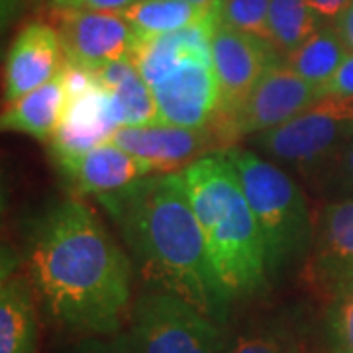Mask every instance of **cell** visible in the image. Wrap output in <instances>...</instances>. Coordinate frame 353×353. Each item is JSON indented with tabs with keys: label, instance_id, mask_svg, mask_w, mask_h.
Returning a JSON list of instances; mask_svg holds the SVG:
<instances>
[{
	"label": "cell",
	"instance_id": "obj_1",
	"mask_svg": "<svg viewBox=\"0 0 353 353\" xmlns=\"http://www.w3.org/2000/svg\"><path fill=\"white\" fill-rule=\"evenodd\" d=\"M30 277L50 316L88 336L120 332L132 296V263L81 201H65L38 222Z\"/></svg>",
	"mask_w": 353,
	"mask_h": 353
},
{
	"label": "cell",
	"instance_id": "obj_2",
	"mask_svg": "<svg viewBox=\"0 0 353 353\" xmlns=\"http://www.w3.org/2000/svg\"><path fill=\"white\" fill-rule=\"evenodd\" d=\"M145 277L224 324L232 296L216 271L183 173H153L99 196Z\"/></svg>",
	"mask_w": 353,
	"mask_h": 353
},
{
	"label": "cell",
	"instance_id": "obj_3",
	"mask_svg": "<svg viewBox=\"0 0 353 353\" xmlns=\"http://www.w3.org/2000/svg\"><path fill=\"white\" fill-rule=\"evenodd\" d=\"M190 206L230 296L245 299L267 287V259L259 226L236 167L218 152L183 171Z\"/></svg>",
	"mask_w": 353,
	"mask_h": 353
},
{
	"label": "cell",
	"instance_id": "obj_4",
	"mask_svg": "<svg viewBox=\"0 0 353 353\" xmlns=\"http://www.w3.org/2000/svg\"><path fill=\"white\" fill-rule=\"evenodd\" d=\"M224 153L238 171L261 232L267 273L275 277L312 248L314 226L306 196L296 181L273 161L240 148H230Z\"/></svg>",
	"mask_w": 353,
	"mask_h": 353
},
{
	"label": "cell",
	"instance_id": "obj_5",
	"mask_svg": "<svg viewBox=\"0 0 353 353\" xmlns=\"http://www.w3.org/2000/svg\"><path fill=\"white\" fill-rule=\"evenodd\" d=\"M353 138V97H322L292 120L263 132L255 148L304 175H318Z\"/></svg>",
	"mask_w": 353,
	"mask_h": 353
},
{
	"label": "cell",
	"instance_id": "obj_6",
	"mask_svg": "<svg viewBox=\"0 0 353 353\" xmlns=\"http://www.w3.org/2000/svg\"><path fill=\"white\" fill-rule=\"evenodd\" d=\"M210 316L169 292L143 294L130 310V338L139 353H226L230 340Z\"/></svg>",
	"mask_w": 353,
	"mask_h": 353
},
{
	"label": "cell",
	"instance_id": "obj_7",
	"mask_svg": "<svg viewBox=\"0 0 353 353\" xmlns=\"http://www.w3.org/2000/svg\"><path fill=\"white\" fill-rule=\"evenodd\" d=\"M322 99L320 88L304 81L285 59L273 65L234 112L210 122L224 152L243 136H259L292 120Z\"/></svg>",
	"mask_w": 353,
	"mask_h": 353
},
{
	"label": "cell",
	"instance_id": "obj_8",
	"mask_svg": "<svg viewBox=\"0 0 353 353\" xmlns=\"http://www.w3.org/2000/svg\"><path fill=\"white\" fill-rule=\"evenodd\" d=\"M210 50L220 87L218 114L234 112L250 97L261 77L281 61V53L267 39L224 24L216 28Z\"/></svg>",
	"mask_w": 353,
	"mask_h": 353
},
{
	"label": "cell",
	"instance_id": "obj_9",
	"mask_svg": "<svg viewBox=\"0 0 353 353\" xmlns=\"http://www.w3.org/2000/svg\"><path fill=\"white\" fill-rule=\"evenodd\" d=\"M306 275L314 290L330 301L353 290V199H340L322 208Z\"/></svg>",
	"mask_w": 353,
	"mask_h": 353
},
{
	"label": "cell",
	"instance_id": "obj_10",
	"mask_svg": "<svg viewBox=\"0 0 353 353\" xmlns=\"http://www.w3.org/2000/svg\"><path fill=\"white\" fill-rule=\"evenodd\" d=\"M110 143L150 165L153 173H173L206 155L224 152L212 124L181 128L159 122L150 126H122L114 132Z\"/></svg>",
	"mask_w": 353,
	"mask_h": 353
},
{
	"label": "cell",
	"instance_id": "obj_11",
	"mask_svg": "<svg viewBox=\"0 0 353 353\" xmlns=\"http://www.w3.org/2000/svg\"><path fill=\"white\" fill-rule=\"evenodd\" d=\"M159 122L181 128L208 126L220 110V87L210 59L185 57L153 87Z\"/></svg>",
	"mask_w": 353,
	"mask_h": 353
},
{
	"label": "cell",
	"instance_id": "obj_12",
	"mask_svg": "<svg viewBox=\"0 0 353 353\" xmlns=\"http://www.w3.org/2000/svg\"><path fill=\"white\" fill-rule=\"evenodd\" d=\"M55 16L65 59L88 69L124 59L136 41V32L122 12L55 10Z\"/></svg>",
	"mask_w": 353,
	"mask_h": 353
},
{
	"label": "cell",
	"instance_id": "obj_13",
	"mask_svg": "<svg viewBox=\"0 0 353 353\" xmlns=\"http://www.w3.org/2000/svg\"><path fill=\"white\" fill-rule=\"evenodd\" d=\"M65 53L55 28L43 22L28 24L12 41L4 67V102L43 87L61 75Z\"/></svg>",
	"mask_w": 353,
	"mask_h": 353
},
{
	"label": "cell",
	"instance_id": "obj_14",
	"mask_svg": "<svg viewBox=\"0 0 353 353\" xmlns=\"http://www.w3.org/2000/svg\"><path fill=\"white\" fill-rule=\"evenodd\" d=\"M53 161L79 194L106 196L153 175L150 165L110 141L79 155L55 157Z\"/></svg>",
	"mask_w": 353,
	"mask_h": 353
},
{
	"label": "cell",
	"instance_id": "obj_15",
	"mask_svg": "<svg viewBox=\"0 0 353 353\" xmlns=\"http://www.w3.org/2000/svg\"><path fill=\"white\" fill-rule=\"evenodd\" d=\"M118 128H122V122L112 92L104 87L92 88L67 101L63 122L50 141L51 155L55 159L88 152L110 141Z\"/></svg>",
	"mask_w": 353,
	"mask_h": 353
},
{
	"label": "cell",
	"instance_id": "obj_16",
	"mask_svg": "<svg viewBox=\"0 0 353 353\" xmlns=\"http://www.w3.org/2000/svg\"><path fill=\"white\" fill-rule=\"evenodd\" d=\"M67 108L61 75L10 102L2 114V130L26 134L39 141H51L61 126Z\"/></svg>",
	"mask_w": 353,
	"mask_h": 353
},
{
	"label": "cell",
	"instance_id": "obj_17",
	"mask_svg": "<svg viewBox=\"0 0 353 353\" xmlns=\"http://www.w3.org/2000/svg\"><path fill=\"white\" fill-rule=\"evenodd\" d=\"M38 316L34 294L22 277H4L0 289V353H36Z\"/></svg>",
	"mask_w": 353,
	"mask_h": 353
},
{
	"label": "cell",
	"instance_id": "obj_18",
	"mask_svg": "<svg viewBox=\"0 0 353 353\" xmlns=\"http://www.w3.org/2000/svg\"><path fill=\"white\" fill-rule=\"evenodd\" d=\"M347 55L350 51L345 50L336 26L322 24L303 46L285 55V61L322 92V87L336 75Z\"/></svg>",
	"mask_w": 353,
	"mask_h": 353
},
{
	"label": "cell",
	"instance_id": "obj_19",
	"mask_svg": "<svg viewBox=\"0 0 353 353\" xmlns=\"http://www.w3.org/2000/svg\"><path fill=\"white\" fill-rule=\"evenodd\" d=\"M216 8H202L185 0H138L122 14L134 28L136 36L145 38L173 34L189 26L199 24L214 12Z\"/></svg>",
	"mask_w": 353,
	"mask_h": 353
},
{
	"label": "cell",
	"instance_id": "obj_20",
	"mask_svg": "<svg viewBox=\"0 0 353 353\" xmlns=\"http://www.w3.org/2000/svg\"><path fill=\"white\" fill-rule=\"evenodd\" d=\"M322 26V18L308 0H271L267 16V39L281 53L289 55Z\"/></svg>",
	"mask_w": 353,
	"mask_h": 353
},
{
	"label": "cell",
	"instance_id": "obj_21",
	"mask_svg": "<svg viewBox=\"0 0 353 353\" xmlns=\"http://www.w3.org/2000/svg\"><path fill=\"white\" fill-rule=\"evenodd\" d=\"M301 350L303 345L294 324L285 318H273L234 336L226 353H299Z\"/></svg>",
	"mask_w": 353,
	"mask_h": 353
},
{
	"label": "cell",
	"instance_id": "obj_22",
	"mask_svg": "<svg viewBox=\"0 0 353 353\" xmlns=\"http://www.w3.org/2000/svg\"><path fill=\"white\" fill-rule=\"evenodd\" d=\"M120 112L122 126H150L159 124V110L153 88L139 75L136 65L110 90Z\"/></svg>",
	"mask_w": 353,
	"mask_h": 353
},
{
	"label": "cell",
	"instance_id": "obj_23",
	"mask_svg": "<svg viewBox=\"0 0 353 353\" xmlns=\"http://www.w3.org/2000/svg\"><path fill=\"white\" fill-rule=\"evenodd\" d=\"M269 4L271 0H220V24L267 39Z\"/></svg>",
	"mask_w": 353,
	"mask_h": 353
},
{
	"label": "cell",
	"instance_id": "obj_24",
	"mask_svg": "<svg viewBox=\"0 0 353 353\" xmlns=\"http://www.w3.org/2000/svg\"><path fill=\"white\" fill-rule=\"evenodd\" d=\"M324 324L332 353H353V290L330 301Z\"/></svg>",
	"mask_w": 353,
	"mask_h": 353
},
{
	"label": "cell",
	"instance_id": "obj_25",
	"mask_svg": "<svg viewBox=\"0 0 353 353\" xmlns=\"http://www.w3.org/2000/svg\"><path fill=\"white\" fill-rule=\"evenodd\" d=\"M318 175L324 181L326 190L353 199V138L341 145Z\"/></svg>",
	"mask_w": 353,
	"mask_h": 353
},
{
	"label": "cell",
	"instance_id": "obj_26",
	"mask_svg": "<svg viewBox=\"0 0 353 353\" xmlns=\"http://www.w3.org/2000/svg\"><path fill=\"white\" fill-rule=\"evenodd\" d=\"M73 353H139L130 334L116 332L110 336H90L77 345Z\"/></svg>",
	"mask_w": 353,
	"mask_h": 353
},
{
	"label": "cell",
	"instance_id": "obj_27",
	"mask_svg": "<svg viewBox=\"0 0 353 353\" xmlns=\"http://www.w3.org/2000/svg\"><path fill=\"white\" fill-rule=\"evenodd\" d=\"M138 0H51L55 10H94V12H124Z\"/></svg>",
	"mask_w": 353,
	"mask_h": 353
},
{
	"label": "cell",
	"instance_id": "obj_28",
	"mask_svg": "<svg viewBox=\"0 0 353 353\" xmlns=\"http://www.w3.org/2000/svg\"><path fill=\"white\" fill-rule=\"evenodd\" d=\"M322 97H353V53L336 71V75L322 87Z\"/></svg>",
	"mask_w": 353,
	"mask_h": 353
},
{
	"label": "cell",
	"instance_id": "obj_29",
	"mask_svg": "<svg viewBox=\"0 0 353 353\" xmlns=\"http://www.w3.org/2000/svg\"><path fill=\"white\" fill-rule=\"evenodd\" d=\"M353 0H308V4L312 6V10H314L320 18H322V22L324 20H338L341 14L345 12V8L352 4Z\"/></svg>",
	"mask_w": 353,
	"mask_h": 353
},
{
	"label": "cell",
	"instance_id": "obj_30",
	"mask_svg": "<svg viewBox=\"0 0 353 353\" xmlns=\"http://www.w3.org/2000/svg\"><path fill=\"white\" fill-rule=\"evenodd\" d=\"M336 30L340 34L341 41L345 46V50L353 53V2L345 8V12L341 14L340 18L336 20Z\"/></svg>",
	"mask_w": 353,
	"mask_h": 353
},
{
	"label": "cell",
	"instance_id": "obj_31",
	"mask_svg": "<svg viewBox=\"0 0 353 353\" xmlns=\"http://www.w3.org/2000/svg\"><path fill=\"white\" fill-rule=\"evenodd\" d=\"M185 2L196 4V6H202V8H216L220 4V0H185Z\"/></svg>",
	"mask_w": 353,
	"mask_h": 353
},
{
	"label": "cell",
	"instance_id": "obj_32",
	"mask_svg": "<svg viewBox=\"0 0 353 353\" xmlns=\"http://www.w3.org/2000/svg\"><path fill=\"white\" fill-rule=\"evenodd\" d=\"M299 353H304V352H303V350H301V352H299Z\"/></svg>",
	"mask_w": 353,
	"mask_h": 353
}]
</instances>
